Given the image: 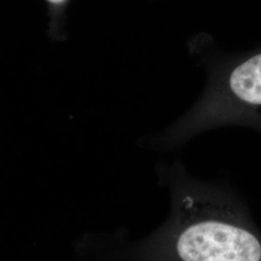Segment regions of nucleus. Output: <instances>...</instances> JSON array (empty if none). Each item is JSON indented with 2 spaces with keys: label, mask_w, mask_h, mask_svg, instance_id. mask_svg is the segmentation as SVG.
<instances>
[{
  "label": "nucleus",
  "mask_w": 261,
  "mask_h": 261,
  "mask_svg": "<svg viewBox=\"0 0 261 261\" xmlns=\"http://www.w3.org/2000/svg\"><path fill=\"white\" fill-rule=\"evenodd\" d=\"M165 223L132 246L130 261H261V231L238 194L191 177L179 163L166 173Z\"/></svg>",
  "instance_id": "1"
},
{
  "label": "nucleus",
  "mask_w": 261,
  "mask_h": 261,
  "mask_svg": "<svg viewBox=\"0 0 261 261\" xmlns=\"http://www.w3.org/2000/svg\"><path fill=\"white\" fill-rule=\"evenodd\" d=\"M228 125L261 130V48L212 62L201 98L157 143L174 148L200 133Z\"/></svg>",
  "instance_id": "2"
},
{
  "label": "nucleus",
  "mask_w": 261,
  "mask_h": 261,
  "mask_svg": "<svg viewBox=\"0 0 261 261\" xmlns=\"http://www.w3.org/2000/svg\"><path fill=\"white\" fill-rule=\"evenodd\" d=\"M47 1L54 7H60L63 4H65L67 0H47Z\"/></svg>",
  "instance_id": "3"
}]
</instances>
